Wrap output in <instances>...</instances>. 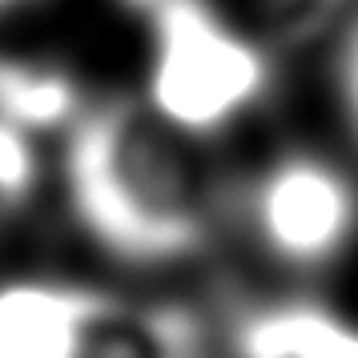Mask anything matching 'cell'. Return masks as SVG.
<instances>
[{"instance_id":"1","label":"cell","mask_w":358,"mask_h":358,"mask_svg":"<svg viewBox=\"0 0 358 358\" xmlns=\"http://www.w3.org/2000/svg\"><path fill=\"white\" fill-rule=\"evenodd\" d=\"M65 181L85 234L137 266L194 258L229 217V185L206 141L173 129L145 101L113 97L81 109Z\"/></svg>"},{"instance_id":"2","label":"cell","mask_w":358,"mask_h":358,"mask_svg":"<svg viewBox=\"0 0 358 358\" xmlns=\"http://www.w3.org/2000/svg\"><path fill=\"white\" fill-rule=\"evenodd\" d=\"M0 358H210V330L181 302L24 278L0 286Z\"/></svg>"},{"instance_id":"3","label":"cell","mask_w":358,"mask_h":358,"mask_svg":"<svg viewBox=\"0 0 358 358\" xmlns=\"http://www.w3.org/2000/svg\"><path fill=\"white\" fill-rule=\"evenodd\" d=\"M149 33L145 105L197 141L234 129L270 93V49L210 0H165Z\"/></svg>"},{"instance_id":"4","label":"cell","mask_w":358,"mask_h":358,"mask_svg":"<svg viewBox=\"0 0 358 358\" xmlns=\"http://www.w3.org/2000/svg\"><path fill=\"white\" fill-rule=\"evenodd\" d=\"M229 217L274 266L318 274L358 242V181L322 153L294 149L229 189Z\"/></svg>"},{"instance_id":"5","label":"cell","mask_w":358,"mask_h":358,"mask_svg":"<svg viewBox=\"0 0 358 358\" xmlns=\"http://www.w3.org/2000/svg\"><path fill=\"white\" fill-rule=\"evenodd\" d=\"M229 358H358V322L306 298L258 302L229 326Z\"/></svg>"},{"instance_id":"6","label":"cell","mask_w":358,"mask_h":358,"mask_svg":"<svg viewBox=\"0 0 358 358\" xmlns=\"http://www.w3.org/2000/svg\"><path fill=\"white\" fill-rule=\"evenodd\" d=\"M81 109V89L65 69L0 57V121L33 137V133L73 125Z\"/></svg>"},{"instance_id":"7","label":"cell","mask_w":358,"mask_h":358,"mask_svg":"<svg viewBox=\"0 0 358 358\" xmlns=\"http://www.w3.org/2000/svg\"><path fill=\"white\" fill-rule=\"evenodd\" d=\"M36 185V149L29 133L0 121V206L17 210Z\"/></svg>"},{"instance_id":"8","label":"cell","mask_w":358,"mask_h":358,"mask_svg":"<svg viewBox=\"0 0 358 358\" xmlns=\"http://www.w3.org/2000/svg\"><path fill=\"white\" fill-rule=\"evenodd\" d=\"M338 101L342 113H346V125L358 137V20L346 29L338 49Z\"/></svg>"},{"instance_id":"9","label":"cell","mask_w":358,"mask_h":358,"mask_svg":"<svg viewBox=\"0 0 358 358\" xmlns=\"http://www.w3.org/2000/svg\"><path fill=\"white\" fill-rule=\"evenodd\" d=\"M125 4H129V8H141V13H153L157 4H165V0H125Z\"/></svg>"},{"instance_id":"10","label":"cell","mask_w":358,"mask_h":358,"mask_svg":"<svg viewBox=\"0 0 358 358\" xmlns=\"http://www.w3.org/2000/svg\"><path fill=\"white\" fill-rule=\"evenodd\" d=\"M8 213H13V210H8V206H0V222H4V217H8Z\"/></svg>"},{"instance_id":"11","label":"cell","mask_w":358,"mask_h":358,"mask_svg":"<svg viewBox=\"0 0 358 358\" xmlns=\"http://www.w3.org/2000/svg\"><path fill=\"white\" fill-rule=\"evenodd\" d=\"M8 4H17V0H0V8H8Z\"/></svg>"}]
</instances>
